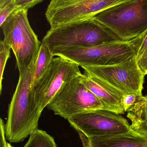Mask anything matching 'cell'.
<instances>
[{"label": "cell", "instance_id": "obj_1", "mask_svg": "<svg viewBox=\"0 0 147 147\" xmlns=\"http://www.w3.org/2000/svg\"><path fill=\"white\" fill-rule=\"evenodd\" d=\"M35 59L22 75H19L9 105L5 130L6 139L10 143L22 142L38 129L41 114L33 107L30 96Z\"/></svg>", "mask_w": 147, "mask_h": 147}, {"label": "cell", "instance_id": "obj_2", "mask_svg": "<svg viewBox=\"0 0 147 147\" xmlns=\"http://www.w3.org/2000/svg\"><path fill=\"white\" fill-rule=\"evenodd\" d=\"M121 40L93 17L51 28L42 42L51 51L55 48L91 47Z\"/></svg>", "mask_w": 147, "mask_h": 147}, {"label": "cell", "instance_id": "obj_3", "mask_svg": "<svg viewBox=\"0 0 147 147\" xmlns=\"http://www.w3.org/2000/svg\"><path fill=\"white\" fill-rule=\"evenodd\" d=\"M28 10L16 8L1 26L3 40L13 51L19 75H22L36 59L41 42L29 24Z\"/></svg>", "mask_w": 147, "mask_h": 147}, {"label": "cell", "instance_id": "obj_4", "mask_svg": "<svg viewBox=\"0 0 147 147\" xmlns=\"http://www.w3.org/2000/svg\"><path fill=\"white\" fill-rule=\"evenodd\" d=\"M94 18L122 41H129L147 30V0H134L114 6Z\"/></svg>", "mask_w": 147, "mask_h": 147}, {"label": "cell", "instance_id": "obj_5", "mask_svg": "<svg viewBox=\"0 0 147 147\" xmlns=\"http://www.w3.org/2000/svg\"><path fill=\"white\" fill-rule=\"evenodd\" d=\"M136 38L128 41H117L91 47L55 48L51 51L54 56L62 57L78 65H113L136 56L139 47Z\"/></svg>", "mask_w": 147, "mask_h": 147}, {"label": "cell", "instance_id": "obj_6", "mask_svg": "<svg viewBox=\"0 0 147 147\" xmlns=\"http://www.w3.org/2000/svg\"><path fill=\"white\" fill-rule=\"evenodd\" d=\"M81 67L85 73L96 78L121 95L143 96L145 75L138 66L136 56L113 65Z\"/></svg>", "mask_w": 147, "mask_h": 147}, {"label": "cell", "instance_id": "obj_7", "mask_svg": "<svg viewBox=\"0 0 147 147\" xmlns=\"http://www.w3.org/2000/svg\"><path fill=\"white\" fill-rule=\"evenodd\" d=\"M79 67L62 57L54 58L44 74L32 85L31 102L37 112L41 114L45 107L67 83L82 74Z\"/></svg>", "mask_w": 147, "mask_h": 147}, {"label": "cell", "instance_id": "obj_8", "mask_svg": "<svg viewBox=\"0 0 147 147\" xmlns=\"http://www.w3.org/2000/svg\"><path fill=\"white\" fill-rule=\"evenodd\" d=\"M81 75L67 83L47 106L55 115L68 120L90 111L106 110L102 102L83 83Z\"/></svg>", "mask_w": 147, "mask_h": 147}, {"label": "cell", "instance_id": "obj_9", "mask_svg": "<svg viewBox=\"0 0 147 147\" xmlns=\"http://www.w3.org/2000/svg\"><path fill=\"white\" fill-rule=\"evenodd\" d=\"M134 0H51L45 16L51 28L93 18L111 7Z\"/></svg>", "mask_w": 147, "mask_h": 147}, {"label": "cell", "instance_id": "obj_10", "mask_svg": "<svg viewBox=\"0 0 147 147\" xmlns=\"http://www.w3.org/2000/svg\"><path fill=\"white\" fill-rule=\"evenodd\" d=\"M78 133L89 138L117 135L132 130L126 118L105 110H95L73 116L68 119Z\"/></svg>", "mask_w": 147, "mask_h": 147}, {"label": "cell", "instance_id": "obj_11", "mask_svg": "<svg viewBox=\"0 0 147 147\" xmlns=\"http://www.w3.org/2000/svg\"><path fill=\"white\" fill-rule=\"evenodd\" d=\"M78 134L83 147H147V135L133 129L122 134L89 138Z\"/></svg>", "mask_w": 147, "mask_h": 147}, {"label": "cell", "instance_id": "obj_12", "mask_svg": "<svg viewBox=\"0 0 147 147\" xmlns=\"http://www.w3.org/2000/svg\"><path fill=\"white\" fill-rule=\"evenodd\" d=\"M81 78L86 87L102 102L106 110L120 115L126 112L122 103L123 95L85 73L82 74Z\"/></svg>", "mask_w": 147, "mask_h": 147}, {"label": "cell", "instance_id": "obj_13", "mask_svg": "<svg viewBox=\"0 0 147 147\" xmlns=\"http://www.w3.org/2000/svg\"><path fill=\"white\" fill-rule=\"evenodd\" d=\"M133 130L147 135V96L139 97L135 104L127 111Z\"/></svg>", "mask_w": 147, "mask_h": 147}, {"label": "cell", "instance_id": "obj_14", "mask_svg": "<svg viewBox=\"0 0 147 147\" xmlns=\"http://www.w3.org/2000/svg\"><path fill=\"white\" fill-rule=\"evenodd\" d=\"M54 57V56L53 55L49 47L45 44L41 42L35 63L33 84L44 74L53 59Z\"/></svg>", "mask_w": 147, "mask_h": 147}, {"label": "cell", "instance_id": "obj_15", "mask_svg": "<svg viewBox=\"0 0 147 147\" xmlns=\"http://www.w3.org/2000/svg\"><path fill=\"white\" fill-rule=\"evenodd\" d=\"M23 147H57L53 137L45 131L38 129L29 136Z\"/></svg>", "mask_w": 147, "mask_h": 147}, {"label": "cell", "instance_id": "obj_16", "mask_svg": "<svg viewBox=\"0 0 147 147\" xmlns=\"http://www.w3.org/2000/svg\"><path fill=\"white\" fill-rule=\"evenodd\" d=\"M10 46L4 40H1L0 43V94L2 90V81L5 66L8 59L10 57Z\"/></svg>", "mask_w": 147, "mask_h": 147}, {"label": "cell", "instance_id": "obj_17", "mask_svg": "<svg viewBox=\"0 0 147 147\" xmlns=\"http://www.w3.org/2000/svg\"><path fill=\"white\" fill-rule=\"evenodd\" d=\"M44 0H13L11 3L19 8L28 10Z\"/></svg>", "mask_w": 147, "mask_h": 147}, {"label": "cell", "instance_id": "obj_18", "mask_svg": "<svg viewBox=\"0 0 147 147\" xmlns=\"http://www.w3.org/2000/svg\"><path fill=\"white\" fill-rule=\"evenodd\" d=\"M136 38L140 45L136 55V59H138L147 52V30Z\"/></svg>", "mask_w": 147, "mask_h": 147}, {"label": "cell", "instance_id": "obj_19", "mask_svg": "<svg viewBox=\"0 0 147 147\" xmlns=\"http://www.w3.org/2000/svg\"><path fill=\"white\" fill-rule=\"evenodd\" d=\"M139 96L135 94H130L124 95L123 97L122 103L125 112L133 107L137 102Z\"/></svg>", "mask_w": 147, "mask_h": 147}, {"label": "cell", "instance_id": "obj_20", "mask_svg": "<svg viewBox=\"0 0 147 147\" xmlns=\"http://www.w3.org/2000/svg\"><path fill=\"white\" fill-rule=\"evenodd\" d=\"M16 8L11 3L5 7L0 9V26L2 25L9 15Z\"/></svg>", "mask_w": 147, "mask_h": 147}, {"label": "cell", "instance_id": "obj_21", "mask_svg": "<svg viewBox=\"0 0 147 147\" xmlns=\"http://www.w3.org/2000/svg\"><path fill=\"white\" fill-rule=\"evenodd\" d=\"M137 63L139 68L144 74H147V52L142 56L139 59H137Z\"/></svg>", "mask_w": 147, "mask_h": 147}, {"label": "cell", "instance_id": "obj_22", "mask_svg": "<svg viewBox=\"0 0 147 147\" xmlns=\"http://www.w3.org/2000/svg\"><path fill=\"white\" fill-rule=\"evenodd\" d=\"M5 124L2 119H1L0 123V134H1V141H0V147H8V143L7 142L5 136Z\"/></svg>", "mask_w": 147, "mask_h": 147}, {"label": "cell", "instance_id": "obj_23", "mask_svg": "<svg viewBox=\"0 0 147 147\" xmlns=\"http://www.w3.org/2000/svg\"><path fill=\"white\" fill-rule=\"evenodd\" d=\"M13 0H0V9L3 8L12 3Z\"/></svg>", "mask_w": 147, "mask_h": 147}, {"label": "cell", "instance_id": "obj_24", "mask_svg": "<svg viewBox=\"0 0 147 147\" xmlns=\"http://www.w3.org/2000/svg\"><path fill=\"white\" fill-rule=\"evenodd\" d=\"M8 147H14L13 146H11L9 143H8Z\"/></svg>", "mask_w": 147, "mask_h": 147}]
</instances>
